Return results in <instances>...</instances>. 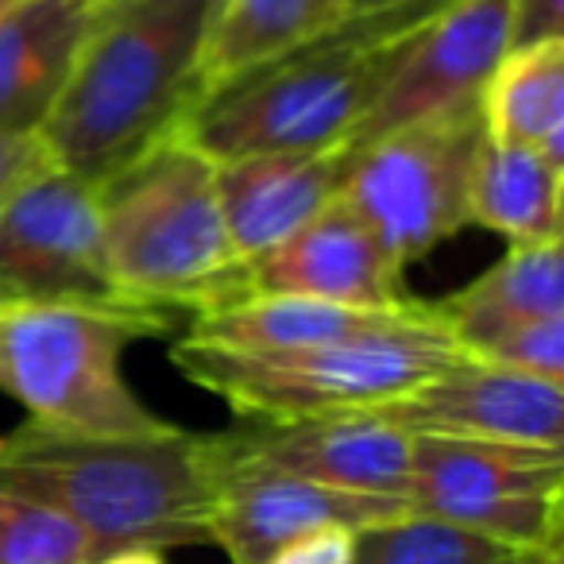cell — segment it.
Here are the masks:
<instances>
[{
  "label": "cell",
  "mask_w": 564,
  "mask_h": 564,
  "mask_svg": "<svg viewBox=\"0 0 564 564\" xmlns=\"http://www.w3.org/2000/svg\"><path fill=\"white\" fill-rule=\"evenodd\" d=\"M0 286L32 302L128 299L105 256L97 186L55 166L0 205Z\"/></svg>",
  "instance_id": "obj_8"
},
{
  "label": "cell",
  "mask_w": 564,
  "mask_h": 564,
  "mask_svg": "<svg viewBox=\"0 0 564 564\" xmlns=\"http://www.w3.org/2000/svg\"><path fill=\"white\" fill-rule=\"evenodd\" d=\"M348 151H256L217 163V202L225 232L243 263L274 251L329 209L345 189Z\"/></svg>",
  "instance_id": "obj_14"
},
{
  "label": "cell",
  "mask_w": 564,
  "mask_h": 564,
  "mask_svg": "<svg viewBox=\"0 0 564 564\" xmlns=\"http://www.w3.org/2000/svg\"><path fill=\"white\" fill-rule=\"evenodd\" d=\"M538 553H522L464 525L430 514H406L356 533L352 564H533Z\"/></svg>",
  "instance_id": "obj_21"
},
{
  "label": "cell",
  "mask_w": 564,
  "mask_h": 564,
  "mask_svg": "<svg viewBox=\"0 0 564 564\" xmlns=\"http://www.w3.org/2000/svg\"><path fill=\"white\" fill-rule=\"evenodd\" d=\"M430 314L433 302L422 299L399 310H356L317 299H291V294H251L236 306L194 317L186 337L213 348H232V352H274V348L337 345L364 333L422 322Z\"/></svg>",
  "instance_id": "obj_16"
},
{
  "label": "cell",
  "mask_w": 564,
  "mask_h": 564,
  "mask_svg": "<svg viewBox=\"0 0 564 564\" xmlns=\"http://www.w3.org/2000/svg\"><path fill=\"white\" fill-rule=\"evenodd\" d=\"M101 564H163V553H148V549H135V553H117Z\"/></svg>",
  "instance_id": "obj_27"
},
{
  "label": "cell",
  "mask_w": 564,
  "mask_h": 564,
  "mask_svg": "<svg viewBox=\"0 0 564 564\" xmlns=\"http://www.w3.org/2000/svg\"><path fill=\"white\" fill-rule=\"evenodd\" d=\"M402 502L522 553L561 556L564 448L414 437Z\"/></svg>",
  "instance_id": "obj_7"
},
{
  "label": "cell",
  "mask_w": 564,
  "mask_h": 564,
  "mask_svg": "<svg viewBox=\"0 0 564 564\" xmlns=\"http://www.w3.org/2000/svg\"><path fill=\"white\" fill-rule=\"evenodd\" d=\"M510 51V0H460L410 40L402 63L379 89L340 148L348 155L383 135L484 97Z\"/></svg>",
  "instance_id": "obj_9"
},
{
  "label": "cell",
  "mask_w": 564,
  "mask_h": 564,
  "mask_svg": "<svg viewBox=\"0 0 564 564\" xmlns=\"http://www.w3.org/2000/svg\"><path fill=\"white\" fill-rule=\"evenodd\" d=\"M460 352L433 310L422 322L394 329L274 352H232L182 337L171 360L189 383L225 399L248 422H302L383 406L437 376Z\"/></svg>",
  "instance_id": "obj_5"
},
{
  "label": "cell",
  "mask_w": 564,
  "mask_h": 564,
  "mask_svg": "<svg viewBox=\"0 0 564 564\" xmlns=\"http://www.w3.org/2000/svg\"><path fill=\"white\" fill-rule=\"evenodd\" d=\"M387 0H348V12H368V9H379Z\"/></svg>",
  "instance_id": "obj_28"
},
{
  "label": "cell",
  "mask_w": 564,
  "mask_h": 564,
  "mask_svg": "<svg viewBox=\"0 0 564 564\" xmlns=\"http://www.w3.org/2000/svg\"><path fill=\"white\" fill-rule=\"evenodd\" d=\"M217 163L186 135L159 143L97 186L101 240L117 291L189 317L251 299L217 202Z\"/></svg>",
  "instance_id": "obj_3"
},
{
  "label": "cell",
  "mask_w": 564,
  "mask_h": 564,
  "mask_svg": "<svg viewBox=\"0 0 564 564\" xmlns=\"http://www.w3.org/2000/svg\"><path fill=\"white\" fill-rule=\"evenodd\" d=\"M105 4H109V0H105Z\"/></svg>",
  "instance_id": "obj_33"
},
{
  "label": "cell",
  "mask_w": 564,
  "mask_h": 564,
  "mask_svg": "<svg viewBox=\"0 0 564 564\" xmlns=\"http://www.w3.org/2000/svg\"><path fill=\"white\" fill-rule=\"evenodd\" d=\"M356 533L352 530H322L282 545L271 561L263 564H352Z\"/></svg>",
  "instance_id": "obj_26"
},
{
  "label": "cell",
  "mask_w": 564,
  "mask_h": 564,
  "mask_svg": "<svg viewBox=\"0 0 564 564\" xmlns=\"http://www.w3.org/2000/svg\"><path fill=\"white\" fill-rule=\"evenodd\" d=\"M561 163L487 135L471 178L468 220L510 243H553L561 240Z\"/></svg>",
  "instance_id": "obj_19"
},
{
  "label": "cell",
  "mask_w": 564,
  "mask_h": 564,
  "mask_svg": "<svg viewBox=\"0 0 564 564\" xmlns=\"http://www.w3.org/2000/svg\"><path fill=\"white\" fill-rule=\"evenodd\" d=\"M225 437V433H220ZM406 502L391 495H356L310 479L256 468L228 453L225 441V479L213 507V545H220L232 564H263L299 538L322 530H368L406 514Z\"/></svg>",
  "instance_id": "obj_11"
},
{
  "label": "cell",
  "mask_w": 564,
  "mask_h": 564,
  "mask_svg": "<svg viewBox=\"0 0 564 564\" xmlns=\"http://www.w3.org/2000/svg\"><path fill=\"white\" fill-rule=\"evenodd\" d=\"M468 356H479V360L495 364V368L518 371V376L564 383V317L518 325V329L502 333L491 345L476 348Z\"/></svg>",
  "instance_id": "obj_23"
},
{
  "label": "cell",
  "mask_w": 564,
  "mask_h": 564,
  "mask_svg": "<svg viewBox=\"0 0 564 564\" xmlns=\"http://www.w3.org/2000/svg\"><path fill=\"white\" fill-rule=\"evenodd\" d=\"M402 271L406 267L394 263L376 232L337 197L291 240L259 256L248 267V279L251 294H291L356 310H399L417 302L414 294H406Z\"/></svg>",
  "instance_id": "obj_13"
},
{
  "label": "cell",
  "mask_w": 564,
  "mask_h": 564,
  "mask_svg": "<svg viewBox=\"0 0 564 564\" xmlns=\"http://www.w3.org/2000/svg\"><path fill=\"white\" fill-rule=\"evenodd\" d=\"M479 109L491 140L533 148L564 166V43L507 51Z\"/></svg>",
  "instance_id": "obj_20"
},
{
  "label": "cell",
  "mask_w": 564,
  "mask_h": 564,
  "mask_svg": "<svg viewBox=\"0 0 564 564\" xmlns=\"http://www.w3.org/2000/svg\"><path fill=\"white\" fill-rule=\"evenodd\" d=\"M345 17L348 0H225L205 35L202 101L228 82L302 51Z\"/></svg>",
  "instance_id": "obj_18"
},
{
  "label": "cell",
  "mask_w": 564,
  "mask_h": 564,
  "mask_svg": "<svg viewBox=\"0 0 564 564\" xmlns=\"http://www.w3.org/2000/svg\"><path fill=\"white\" fill-rule=\"evenodd\" d=\"M220 4H225V0H205V9H209V24H213V17L220 12Z\"/></svg>",
  "instance_id": "obj_29"
},
{
  "label": "cell",
  "mask_w": 564,
  "mask_h": 564,
  "mask_svg": "<svg viewBox=\"0 0 564 564\" xmlns=\"http://www.w3.org/2000/svg\"><path fill=\"white\" fill-rule=\"evenodd\" d=\"M47 171H55V159H51L40 132H9V128H0V205Z\"/></svg>",
  "instance_id": "obj_24"
},
{
  "label": "cell",
  "mask_w": 564,
  "mask_h": 564,
  "mask_svg": "<svg viewBox=\"0 0 564 564\" xmlns=\"http://www.w3.org/2000/svg\"><path fill=\"white\" fill-rule=\"evenodd\" d=\"M487 140L479 101L368 143L348 155L340 202L376 232L399 267L468 228L471 178Z\"/></svg>",
  "instance_id": "obj_6"
},
{
  "label": "cell",
  "mask_w": 564,
  "mask_h": 564,
  "mask_svg": "<svg viewBox=\"0 0 564 564\" xmlns=\"http://www.w3.org/2000/svg\"><path fill=\"white\" fill-rule=\"evenodd\" d=\"M105 0H12L0 17V128L40 132Z\"/></svg>",
  "instance_id": "obj_15"
},
{
  "label": "cell",
  "mask_w": 564,
  "mask_h": 564,
  "mask_svg": "<svg viewBox=\"0 0 564 564\" xmlns=\"http://www.w3.org/2000/svg\"><path fill=\"white\" fill-rule=\"evenodd\" d=\"M174 314L135 299L0 302V394L28 422L86 437H155L174 430L124 383V348L171 333Z\"/></svg>",
  "instance_id": "obj_4"
},
{
  "label": "cell",
  "mask_w": 564,
  "mask_h": 564,
  "mask_svg": "<svg viewBox=\"0 0 564 564\" xmlns=\"http://www.w3.org/2000/svg\"><path fill=\"white\" fill-rule=\"evenodd\" d=\"M371 414L410 437L564 448V383L518 376L468 352Z\"/></svg>",
  "instance_id": "obj_10"
},
{
  "label": "cell",
  "mask_w": 564,
  "mask_h": 564,
  "mask_svg": "<svg viewBox=\"0 0 564 564\" xmlns=\"http://www.w3.org/2000/svg\"><path fill=\"white\" fill-rule=\"evenodd\" d=\"M0 302H12V299H9V294H4V286H0Z\"/></svg>",
  "instance_id": "obj_32"
},
{
  "label": "cell",
  "mask_w": 564,
  "mask_h": 564,
  "mask_svg": "<svg viewBox=\"0 0 564 564\" xmlns=\"http://www.w3.org/2000/svg\"><path fill=\"white\" fill-rule=\"evenodd\" d=\"M564 43V0H510V51Z\"/></svg>",
  "instance_id": "obj_25"
},
{
  "label": "cell",
  "mask_w": 564,
  "mask_h": 564,
  "mask_svg": "<svg viewBox=\"0 0 564 564\" xmlns=\"http://www.w3.org/2000/svg\"><path fill=\"white\" fill-rule=\"evenodd\" d=\"M0 564H94V553L70 518L0 491Z\"/></svg>",
  "instance_id": "obj_22"
},
{
  "label": "cell",
  "mask_w": 564,
  "mask_h": 564,
  "mask_svg": "<svg viewBox=\"0 0 564 564\" xmlns=\"http://www.w3.org/2000/svg\"><path fill=\"white\" fill-rule=\"evenodd\" d=\"M9 4H12V0H0V17H4V9H9Z\"/></svg>",
  "instance_id": "obj_31"
},
{
  "label": "cell",
  "mask_w": 564,
  "mask_h": 564,
  "mask_svg": "<svg viewBox=\"0 0 564 564\" xmlns=\"http://www.w3.org/2000/svg\"><path fill=\"white\" fill-rule=\"evenodd\" d=\"M533 564H561V556H541V561H533Z\"/></svg>",
  "instance_id": "obj_30"
},
{
  "label": "cell",
  "mask_w": 564,
  "mask_h": 564,
  "mask_svg": "<svg viewBox=\"0 0 564 564\" xmlns=\"http://www.w3.org/2000/svg\"><path fill=\"white\" fill-rule=\"evenodd\" d=\"M205 0H109L40 135L58 171L101 186L174 140L202 101Z\"/></svg>",
  "instance_id": "obj_2"
},
{
  "label": "cell",
  "mask_w": 564,
  "mask_h": 564,
  "mask_svg": "<svg viewBox=\"0 0 564 564\" xmlns=\"http://www.w3.org/2000/svg\"><path fill=\"white\" fill-rule=\"evenodd\" d=\"M448 337L464 348L491 345L518 325L564 317V263L561 240L553 243H510L495 267H487L468 286L433 302Z\"/></svg>",
  "instance_id": "obj_17"
},
{
  "label": "cell",
  "mask_w": 564,
  "mask_h": 564,
  "mask_svg": "<svg viewBox=\"0 0 564 564\" xmlns=\"http://www.w3.org/2000/svg\"><path fill=\"white\" fill-rule=\"evenodd\" d=\"M225 479L220 433L86 437L24 422L0 437V491L70 518L94 564L117 553L213 545V507Z\"/></svg>",
  "instance_id": "obj_1"
},
{
  "label": "cell",
  "mask_w": 564,
  "mask_h": 564,
  "mask_svg": "<svg viewBox=\"0 0 564 564\" xmlns=\"http://www.w3.org/2000/svg\"><path fill=\"white\" fill-rule=\"evenodd\" d=\"M228 453L256 468L356 495L402 499L410 484L414 437L394 430L371 410L302 422H251L248 430L225 433Z\"/></svg>",
  "instance_id": "obj_12"
}]
</instances>
